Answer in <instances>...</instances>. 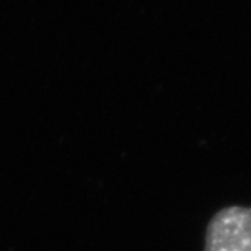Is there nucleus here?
I'll return each instance as SVG.
<instances>
[{
	"label": "nucleus",
	"mask_w": 251,
	"mask_h": 251,
	"mask_svg": "<svg viewBox=\"0 0 251 251\" xmlns=\"http://www.w3.org/2000/svg\"><path fill=\"white\" fill-rule=\"evenodd\" d=\"M204 251H251V207L220 209L205 228Z\"/></svg>",
	"instance_id": "f257e3e1"
}]
</instances>
